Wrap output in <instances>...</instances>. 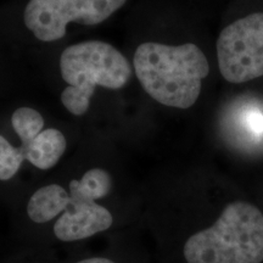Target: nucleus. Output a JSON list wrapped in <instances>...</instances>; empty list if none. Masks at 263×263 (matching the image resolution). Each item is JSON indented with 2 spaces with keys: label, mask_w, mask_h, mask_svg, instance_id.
<instances>
[{
  "label": "nucleus",
  "mask_w": 263,
  "mask_h": 263,
  "mask_svg": "<svg viewBox=\"0 0 263 263\" xmlns=\"http://www.w3.org/2000/svg\"><path fill=\"white\" fill-rule=\"evenodd\" d=\"M11 124L21 140L20 146L25 151L43 132L44 118L34 108L20 107L12 114Z\"/></svg>",
  "instance_id": "nucleus-9"
},
{
  "label": "nucleus",
  "mask_w": 263,
  "mask_h": 263,
  "mask_svg": "<svg viewBox=\"0 0 263 263\" xmlns=\"http://www.w3.org/2000/svg\"><path fill=\"white\" fill-rule=\"evenodd\" d=\"M127 0H29L24 22L42 42H57L66 35L70 22L95 26L104 22Z\"/></svg>",
  "instance_id": "nucleus-4"
},
{
  "label": "nucleus",
  "mask_w": 263,
  "mask_h": 263,
  "mask_svg": "<svg viewBox=\"0 0 263 263\" xmlns=\"http://www.w3.org/2000/svg\"><path fill=\"white\" fill-rule=\"evenodd\" d=\"M218 67L226 81L239 84L263 76V12L236 20L217 41Z\"/></svg>",
  "instance_id": "nucleus-5"
},
{
  "label": "nucleus",
  "mask_w": 263,
  "mask_h": 263,
  "mask_svg": "<svg viewBox=\"0 0 263 263\" xmlns=\"http://www.w3.org/2000/svg\"><path fill=\"white\" fill-rule=\"evenodd\" d=\"M180 256L183 263H262L263 215L249 202L229 203L212 224L183 239Z\"/></svg>",
  "instance_id": "nucleus-2"
},
{
  "label": "nucleus",
  "mask_w": 263,
  "mask_h": 263,
  "mask_svg": "<svg viewBox=\"0 0 263 263\" xmlns=\"http://www.w3.org/2000/svg\"><path fill=\"white\" fill-rule=\"evenodd\" d=\"M26 161L25 151L21 146L12 145L0 134V182H10L17 176Z\"/></svg>",
  "instance_id": "nucleus-10"
},
{
  "label": "nucleus",
  "mask_w": 263,
  "mask_h": 263,
  "mask_svg": "<svg viewBox=\"0 0 263 263\" xmlns=\"http://www.w3.org/2000/svg\"><path fill=\"white\" fill-rule=\"evenodd\" d=\"M133 64L143 89L157 103L176 108H189L196 103L202 80L210 73L206 55L193 43H143L137 48Z\"/></svg>",
  "instance_id": "nucleus-1"
},
{
  "label": "nucleus",
  "mask_w": 263,
  "mask_h": 263,
  "mask_svg": "<svg viewBox=\"0 0 263 263\" xmlns=\"http://www.w3.org/2000/svg\"><path fill=\"white\" fill-rule=\"evenodd\" d=\"M228 129L236 143L249 149L263 147V104L240 99L228 115Z\"/></svg>",
  "instance_id": "nucleus-7"
},
{
  "label": "nucleus",
  "mask_w": 263,
  "mask_h": 263,
  "mask_svg": "<svg viewBox=\"0 0 263 263\" xmlns=\"http://www.w3.org/2000/svg\"><path fill=\"white\" fill-rule=\"evenodd\" d=\"M93 244L59 249H14L3 263H146L136 229Z\"/></svg>",
  "instance_id": "nucleus-6"
},
{
  "label": "nucleus",
  "mask_w": 263,
  "mask_h": 263,
  "mask_svg": "<svg viewBox=\"0 0 263 263\" xmlns=\"http://www.w3.org/2000/svg\"><path fill=\"white\" fill-rule=\"evenodd\" d=\"M66 147L67 141L64 134L55 128H48L25 150L26 162L39 171H49L60 162Z\"/></svg>",
  "instance_id": "nucleus-8"
},
{
  "label": "nucleus",
  "mask_w": 263,
  "mask_h": 263,
  "mask_svg": "<svg viewBox=\"0 0 263 263\" xmlns=\"http://www.w3.org/2000/svg\"><path fill=\"white\" fill-rule=\"evenodd\" d=\"M60 71L66 87L61 94L64 106L72 115L88 111L95 87L121 89L132 77L126 58L108 43L87 41L71 45L62 51Z\"/></svg>",
  "instance_id": "nucleus-3"
}]
</instances>
